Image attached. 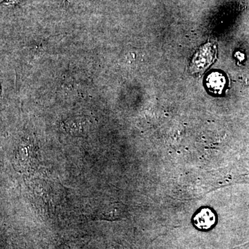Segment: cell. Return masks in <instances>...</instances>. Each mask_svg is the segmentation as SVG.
Instances as JSON below:
<instances>
[{"label": "cell", "mask_w": 249, "mask_h": 249, "mask_svg": "<svg viewBox=\"0 0 249 249\" xmlns=\"http://www.w3.org/2000/svg\"><path fill=\"white\" fill-rule=\"evenodd\" d=\"M216 53L215 46L211 43L203 46L192 60L190 66L192 73H198L206 70L214 61Z\"/></svg>", "instance_id": "1"}, {"label": "cell", "mask_w": 249, "mask_h": 249, "mask_svg": "<svg viewBox=\"0 0 249 249\" xmlns=\"http://www.w3.org/2000/svg\"><path fill=\"white\" fill-rule=\"evenodd\" d=\"M226 78L222 73L213 72L206 78V86L211 92L221 94L225 87Z\"/></svg>", "instance_id": "2"}, {"label": "cell", "mask_w": 249, "mask_h": 249, "mask_svg": "<svg viewBox=\"0 0 249 249\" xmlns=\"http://www.w3.org/2000/svg\"><path fill=\"white\" fill-rule=\"evenodd\" d=\"M216 218L214 214L210 209L201 211L194 218L195 225L201 230H208L213 226Z\"/></svg>", "instance_id": "3"}, {"label": "cell", "mask_w": 249, "mask_h": 249, "mask_svg": "<svg viewBox=\"0 0 249 249\" xmlns=\"http://www.w3.org/2000/svg\"><path fill=\"white\" fill-rule=\"evenodd\" d=\"M21 0H5V1H3L2 4L4 6H12V5H15L18 4V3L20 2Z\"/></svg>", "instance_id": "4"}, {"label": "cell", "mask_w": 249, "mask_h": 249, "mask_svg": "<svg viewBox=\"0 0 249 249\" xmlns=\"http://www.w3.org/2000/svg\"><path fill=\"white\" fill-rule=\"evenodd\" d=\"M67 1H68L69 2L72 3L74 2V1H76V0H67Z\"/></svg>", "instance_id": "5"}]
</instances>
